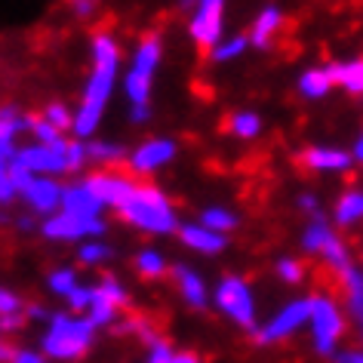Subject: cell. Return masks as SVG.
Instances as JSON below:
<instances>
[{
    "mask_svg": "<svg viewBox=\"0 0 363 363\" xmlns=\"http://www.w3.org/2000/svg\"><path fill=\"white\" fill-rule=\"evenodd\" d=\"M89 56H93V71L84 84V93H80V105L74 108V130H71L80 142L96 135L99 123H102L108 99L114 93L117 71H121V43L114 40V34L96 31L89 40Z\"/></svg>",
    "mask_w": 363,
    "mask_h": 363,
    "instance_id": "cell-1",
    "label": "cell"
},
{
    "mask_svg": "<svg viewBox=\"0 0 363 363\" xmlns=\"http://www.w3.org/2000/svg\"><path fill=\"white\" fill-rule=\"evenodd\" d=\"M121 219L130 222L133 228L148 231V234H172L179 231V219L172 203L167 201V194L154 185H139L133 191V197L126 201L121 210Z\"/></svg>",
    "mask_w": 363,
    "mask_h": 363,
    "instance_id": "cell-2",
    "label": "cell"
},
{
    "mask_svg": "<svg viewBox=\"0 0 363 363\" xmlns=\"http://www.w3.org/2000/svg\"><path fill=\"white\" fill-rule=\"evenodd\" d=\"M311 348L320 357H335L342 351V339L348 333V311L335 296L317 293L311 296V317H308Z\"/></svg>",
    "mask_w": 363,
    "mask_h": 363,
    "instance_id": "cell-3",
    "label": "cell"
},
{
    "mask_svg": "<svg viewBox=\"0 0 363 363\" xmlns=\"http://www.w3.org/2000/svg\"><path fill=\"white\" fill-rule=\"evenodd\" d=\"M302 250L308 256H317L326 268L335 271V274H345V271L354 265L351 247L342 240V234L335 231V225L326 219L323 213L308 219V225L302 228Z\"/></svg>",
    "mask_w": 363,
    "mask_h": 363,
    "instance_id": "cell-4",
    "label": "cell"
},
{
    "mask_svg": "<svg viewBox=\"0 0 363 363\" xmlns=\"http://www.w3.org/2000/svg\"><path fill=\"white\" fill-rule=\"evenodd\" d=\"M96 335V326L86 317L74 314H52L47 335H43V351L56 360H77L80 354L89 351Z\"/></svg>",
    "mask_w": 363,
    "mask_h": 363,
    "instance_id": "cell-5",
    "label": "cell"
},
{
    "mask_svg": "<svg viewBox=\"0 0 363 363\" xmlns=\"http://www.w3.org/2000/svg\"><path fill=\"white\" fill-rule=\"evenodd\" d=\"M160 59H163V43H160L157 34L142 38L139 47L133 52L130 71H126V77H123V89H126L130 105H148L151 84H154V74H157V68H160Z\"/></svg>",
    "mask_w": 363,
    "mask_h": 363,
    "instance_id": "cell-6",
    "label": "cell"
},
{
    "mask_svg": "<svg viewBox=\"0 0 363 363\" xmlns=\"http://www.w3.org/2000/svg\"><path fill=\"white\" fill-rule=\"evenodd\" d=\"M308 317H311V296L289 298V302L280 305L265 323L256 326V342L259 345H277V342L293 339L298 330L308 326Z\"/></svg>",
    "mask_w": 363,
    "mask_h": 363,
    "instance_id": "cell-7",
    "label": "cell"
},
{
    "mask_svg": "<svg viewBox=\"0 0 363 363\" xmlns=\"http://www.w3.org/2000/svg\"><path fill=\"white\" fill-rule=\"evenodd\" d=\"M213 302L238 326H243V330H256V296H252V289L243 277H234V274L222 277L219 286H216V293H213Z\"/></svg>",
    "mask_w": 363,
    "mask_h": 363,
    "instance_id": "cell-8",
    "label": "cell"
},
{
    "mask_svg": "<svg viewBox=\"0 0 363 363\" xmlns=\"http://www.w3.org/2000/svg\"><path fill=\"white\" fill-rule=\"evenodd\" d=\"M191 6L188 16V31H191L194 43L213 50L222 43V28H225V0H182Z\"/></svg>",
    "mask_w": 363,
    "mask_h": 363,
    "instance_id": "cell-9",
    "label": "cell"
},
{
    "mask_svg": "<svg viewBox=\"0 0 363 363\" xmlns=\"http://www.w3.org/2000/svg\"><path fill=\"white\" fill-rule=\"evenodd\" d=\"M16 160L22 163L31 176H59V172H68V139H62L56 145H25L16 154Z\"/></svg>",
    "mask_w": 363,
    "mask_h": 363,
    "instance_id": "cell-10",
    "label": "cell"
},
{
    "mask_svg": "<svg viewBox=\"0 0 363 363\" xmlns=\"http://www.w3.org/2000/svg\"><path fill=\"white\" fill-rule=\"evenodd\" d=\"M40 231L50 240H86V238L99 240L105 234V219H80V216L59 210L56 216L43 219Z\"/></svg>",
    "mask_w": 363,
    "mask_h": 363,
    "instance_id": "cell-11",
    "label": "cell"
},
{
    "mask_svg": "<svg viewBox=\"0 0 363 363\" xmlns=\"http://www.w3.org/2000/svg\"><path fill=\"white\" fill-rule=\"evenodd\" d=\"M89 185V191L96 194V201L105 206V210H121V206L130 201L133 191L139 185H135V179L123 176V172H96V176H86L84 179Z\"/></svg>",
    "mask_w": 363,
    "mask_h": 363,
    "instance_id": "cell-12",
    "label": "cell"
},
{
    "mask_svg": "<svg viewBox=\"0 0 363 363\" xmlns=\"http://www.w3.org/2000/svg\"><path fill=\"white\" fill-rule=\"evenodd\" d=\"M298 163L311 172H323V176H342L354 167L351 148H342V145H308V148L298 154Z\"/></svg>",
    "mask_w": 363,
    "mask_h": 363,
    "instance_id": "cell-13",
    "label": "cell"
},
{
    "mask_svg": "<svg viewBox=\"0 0 363 363\" xmlns=\"http://www.w3.org/2000/svg\"><path fill=\"white\" fill-rule=\"evenodd\" d=\"M19 194H22V201L28 203L34 213L43 216V219H50V216H56L62 210V194H65V185H59V182L50 179V176H34Z\"/></svg>",
    "mask_w": 363,
    "mask_h": 363,
    "instance_id": "cell-14",
    "label": "cell"
},
{
    "mask_svg": "<svg viewBox=\"0 0 363 363\" xmlns=\"http://www.w3.org/2000/svg\"><path fill=\"white\" fill-rule=\"evenodd\" d=\"M123 305H126V289L114 277H105L93 293V305L86 311V320L93 326H108V323H114V317Z\"/></svg>",
    "mask_w": 363,
    "mask_h": 363,
    "instance_id": "cell-15",
    "label": "cell"
},
{
    "mask_svg": "<svg viewBox=\"0 0 363 363\" xmlns=\"http://www.w3.org/2000/svg\"><path fill=\"white\" fill-rule=\"evenodd\" d=\"M176 151L179 148L172 139H148L130 154L126 163H130V169L135 176H151V172H157L160 167H167V163L176 157Z\"/></svg>",
    "mask_w": 363,
    "mask_h": 363,
    "instance_id": "cell-16",
    "label": "cell"
},
{
    "mask_svg": "<svg viewBox=\"0 0 363 363\" xmlns=\"http://www.w3.org/2000/svg\"><path fill=\"white\" fill-rule=\"evenodd\" d=\"M62 210L71 216H80V219H102L105 206L96 201V194L89 191V185L84 179L65 185V194H62Z\"/></svg>",
    "mask_w": 363,
    "mask_h": 363,
    "instance_id": "cell-17",
    "label": "cell"
},
{
    "mask_svg": "<svg viewBox=\"0 0 363 363\" xmlns=\"http://www.w3.org/2000/svg\"><path fill=\"white\" fill-rule=\"evenodd\" d=\"M179 238L188 250L194 252H203V256H216L228 247V234H219V231H210L206 225L201 222H188V225H179Z\"/></svg>",
    "mask_w": 363,
    "mask_h": 363,
    "instance_id": "cell-18",
    "label": "cell"
},
{
    "mask_svg": "<svg viewBox=\"0 0 363 363\" xmlns=\"http://www.w3.org/2000/svg\"><path fill=\"white\" fill-rule=\"evenodd\" d=\"M280 28H284V10L274 4H268L265 10H259V16L250 25V47L256 50H268L277 40Z\"/></svg>",
    "mask_w": 363,
    "mask_h": 363,
    "instance_id": "cell-19",
    "label": "cell"
},
{
    "mask_svg": "<svg viewBox=\"0 0 363 363\" xmlns=\"http://www.w3.org/2000/svg\"><path fill=\"white\" fill-rule=\"evenodd\" d=\"M333 225H339V228H357V225H363V188L360 185L345 188V191L335 197Z\"/></svg>",
    "mask_w": 363,
    "mask_h": 363,
    "instance_id": "cell-20",
    "label": "cell"
},
{
    "mask_svg": "<svg viewBox=\"0 0 363 363\" xmlns=\"http://www.w3.org/2000/svg\"><path fill=\"white\" fill-rule=\"evenodd\" d=\"M333 86H335V80L330 74V65H308L296 80L298 96L308 99V102H320V99H326L333 93Z\"/></svg>",
    "mask_w": 363,
    "mask_h": 363,
    "instance_id": "cell-21",
    "label": "cell"
},
{
    "mask_svg": "<svg viewBox=\"0 0 363 363\" xmlns=\"http://www.w3.org/2000/svg\"><path fill=\"white\" fill-rule=\"evenodd\" d=\"M330 74H333V80H335V86L339 89H345L348 96L363 99V56L333 62Z\"/></svg>",
    "mask_w": 363,
    "mask_h": 363,
    "instance_id": "cell-22",
    "label": "cell"
},
{
    "mask_svg": "<svg viewBox=\"0 0 363 363\" xmlns=\"http://www.w3.org/2000/svg\"><path fill=\"white\" fill-rule=\"evenodd\" d=\"M172 277H176L179 293L185 296V302H188V305H191V308H206V302H210V293H206L203 277L197 274L194 268L176 265V268H172Z\"/></svg>",
    "mask_w": 363,
    "mask_h": 363,
    "instance_id": "cell-23",
    "label": "cell"
},
{
    "mask_svg": "<svg viewBox=\"0 0 363 363\" xmlns=\"http://www.w3.org/2000/svg\"><path fill=\"white\" fill-rule=\"evenodd\" d=\"M34 114H22L16 105H0V142L16 145L19 133H31Z\"/></svg>",
    "mask_w": 363,
    "mask_h": 363,
    "instance_id": "cell-24",
    "label": "cell"
},
{
    "mask_svg": "<svg viewBox=\"0 0 363 363\" xmlns=\"http://www.w3.org/2000/svg\"><path fill=\"white\" fill-rule=\"evenodd\" d=\"M262 117L256 111H234L228 117V133L234 135V139H240V142H252V139H259L262 135Z\"/></svg>",
    "mask_w": 363,
    "mask_h": 363,
    "instance_id": "cell-25",
    "label": "cell"
},
{
    "mask_svg": "<svg viewBox=\"0 0 363 363\" xmlns=\"http://www.w3.org/2000/svg\"><path fill=\"white\" fill-rule=\"evenodd\" d=\"M247 50H250V34H234V38H222L219 47L210 50V59L216 65H225V62L240 59Z\"/></svg>",
    "mask_w": 363,
    "mask_h": 363,
    "instance_id": "cell-26",
    "label": "cell"
},
{
    "mask_svg": "<svg viewBox=\"0 0 363 363\" xmlns=\"http://www.w3.org/2000/svg\"><path fill=\"white\" fill-rule=\"evenodd\" d=\"M238 213L228 210V206H206L201 213V225H206L210 231H219V234H228L238 228Z\"/></svg>",
    "mask_w": 363,
    "mask_h": 363,
    "instance_id": "cell-27",
    "label": "cell"
},
{
    "mask_svg": "<svg viewBox=\"0 0 363 363\" xmlns=\"http://www.w3.org/2000/svg\"><path fill=\"white\" fill-rule=\"evenodd\" d=\"M86 151H89V160L102 163V167H114V163L121 160H130V154H126L123 145L117 142H86Z\"/></svg>",
    "mask_w": 363,
    "mask_h": 363,
    "instance_id": "cell-28",
    "label": "cell"
},
{
    "mask_svg": "<svg viewBox=\"0 0 363 363\" xmlns=\"http://www.w3.org/2000/svg\"><path fill=\"white\" fill-rule=\"evenodd\" d=\"M40 117H43V121H50L59 133H71V130H74V111H71L65 102H50L47 108H43Z\"/></svg>",
    "mask_w": 363,
    "mask_h": 363,
    "instance_id": "cell-29",
    "label": "cell"
},
{
    "mask_svg": "<svg viewBox=\"0 0 363 363\" xmlns=\"http://www.w3.org/2000/svg\"><path fill=\"white\" fill-rule=\"evenodd\" d=\"M135 271H139L142 277H160V274H167V259H163L157 250H142L139 256H135Z\"/></svg>",
    "mask_w": 363,
    "mask_h": 363,
    "instance_id": "cell-30",
    "label": "cell"
},
{
    "mask_svg": "<svg viewBox=\"0 0 363 363\" xmlns=\"http://www.w3.org/2000/svg\"><path fill=\"white\" fill-rule=\"evenodd\" d=\"M277 277L284 280V284L289 286H298L305 280V265H302V259H296V256H284V259H277Z\"/></svg>",
    "mask_w": 363,
    "mask_h": 363,
    "instance_id": "cell-31",
    "label": "cell"
},
{
    "mask_svg": "<svg viewBox=\"0 0 363 363\" xmlns=\"http://www.w3.org/2000/svg\"><path fill=\"white\" fill-rule=\"evenodd\" d=\"M47 286H50L56 296H65V298H68L80 284H77V274H74L71 268H56V271H52V274L47 277Z\"/></svg>",
    "mask_w": 363,
    "mask_h": 363,
    "instance_id": "cell-32",
    "label": "cell"
},
{
    "mask_svg": "<svg viewBox=\"0 0 363 363\" xmlns=\"http://www.w3.org/2000/svg\"><path fill=\"white\" fill-rule=\"evenodd\" d=\"M31 135H34V142L38 145H56V142L65 139V133H59L56 126H52L50 121H43L40 114L31 121Z\"/></svg>",
    "mask_w": 363,
    "mask_h": 363,
    "instance_id": "cell-33",
    "label": "cell"
},
{
    "mask_svg": "<svg viewBox=\"0 0 363 363\" xmlns=\"http://www.w3.org/2000/svg\"><path fill=\"white\" fill-rule=\"evenodd\" d=\"M108 256H111V250L99 240H89V243H80L77 247V259L84 262V265H102Z\"/></svg>",
    "mask_w": 363,
    "mask_h": 363,
    "instance_id": "cell-34",
    "label": "cell"
},
{
    "mask_svg": "<svg viewBox=\"0 0 363 363\" xmlns=\"http://www.w3.org/2000/svg\"><path fill=\"white\" fill-rule=\"evenodd\" d=\"M19 194L13 182V160H0V203H10Z\"/></svg>",
    "mask_w": 363,
    "mask_h": 363,
    "instance_id": "cell-35",
    "label": "cell"
},
{
    "mask_svg": "<svg viewBox=\"0 0 363 363\" xmlns=\"http://www.w3.org/2000/svg\"><path fill=\"white\" fill-rule=\"evenodd\" d=\"M86 160H89L86 142H80V139H68V172L84 169V163H86Z\"/></svg>",
    "mask_w": 363,
    "mask_h": 363,
    "instance_id": "cell-36",
    "label": "cell"
},
{
    "mask_svg": "<svg viewBox=\"0 0 363 363\" xmlns=\"http://www.w3.org/2000/svg\"><path fill=\"white\" fill-rule=\"evenodd\" d=\"M148 363H176V351H172V345L169 342H151L148 345Z\"/></svg>",
    "mask_w": 363,
    "mask_h": 363,
    "instance_id": "cell-37",
    "label": "cell"
},
{
    "mask_svg": "<svg viewBox=\"0 0 363 363\" xmlns=\"http://www.w3.org/2000/svg\"><path fill=\"white\" fill-rule=\"evenodd\" d=\"M93 293H96V286H84V284H80L74 293L68 296L71 311H89V305H93Z\"/></svg>",
    "mask_w": 363,
    "mask_h": 363,
    "instance_id": "cell-38",
    "label": "cell"
},
{
    "mask_svg": "<svg viewBox=\"0 0 363 363\" xmlns=\"http://www.w3.org/2000/svg\"><path fill=\"white\" fill-rule=\"evenodd\" d=\"M296 206L302 213H308V219H314V216H320V197H317L314 191H302L296 197Z\"/></svg>",
    "mask_w": 363,
    "mask_h": 363,
    "instance_id": "cell-39",
    "label": "cell"
},
{
    "mask_svg": "<svg viewBox=\"0 0 363 363\" xmlns=\"http://www.w3.org/2000/svg\"><path fill=\"white\" fill-rule=\"evenodd\" d=\"M19 311H22L19 296L10 293V289H0V317H10V314H19Z\"/></svg>",
    "mask_w": 363,
    "mask_h": 363,
    "instance_id": "cell-40",
    "label": "cell"
},
{
    "mask_svg": "<svg viewBox=\"0 0 363 363\" xmlns=\"http://www.w3.org/2000/svg\"><path fill=\"white\" fill-rule=\"evenodd\" d=\"M96 4L99 0H71V13H74L77 19H89V16L96 13Z\"/></svg>",
    "mask_w": 363,
    "mask_h": 363,
    "instance_id": "cell-41",
    "label": "cell"
},
{
    "mask_svg": "<svg viewBox=\"0 0 363 363\" xmlns=\"http://www.w3.org/2000/svg\"><path fill=\"white\" fill-rule=\"evenodd\" d=\"M345 311H348V314L354 317V323H357V330H360V345H363V296L345 305Z\"/></svg>",
    "mask_w": 363,
    "mask_h": 363,
    "instance_id": "cell-42",
    "label": "cell"
},
{
    "mask_svg": "<svg viewBox=\"0 0 363 363\" xmlns=\"http://www.w3.org/2000/svg\"><path fill=\"white\" fill-rule=\"evenodd\" d=\"M130 121L133 123H148L151 121V105H130Z\"/></svg>",
    "mask_w": 363,
    "mask_h": 363,
    "instance_id": "cell-43",
    "label": "cell"
},
{
    "mask_svg": "<svg viewBox=\"0 0 363 363\" xmlns=\"http://www.w3.org/2000/svg\"><path fill=\"white\" fill-rule=\"evenodd\" d=\"M335 363H363V348L357 351V348H354V351H339V354H335Z\"/></svg>",
    "mask_w": 363,
    "mask_h": 363,
    "instance_id": "cell-44",
    "label": "cell"
},
{
    "mask_svg": "<svg viewBox=\"0 0 363 363\" xmlns=\"http://www.w3.org/2000/svg\"><path fill=\"white\" fill-rule=\"evenodd\" d=\"M13 363H43V357L40 354H34V351H16Z\"/></svg>",
    "mask_w": 363,
    "mask_h": 363,
    "instance_id": "cell-45",
    "label": "cell"
},
{
    "mask_svg": "<svg viewBox=\"0 0 363 363\" xmlns=\"http://www.w3.org/2000/svg\"><path fill=\"white\" fill-rule=\"evenodd\" d=\"M351 157H354L357 167H363V130L357 133V139H354V145H351Z\"/></svg>",
    "mask_w": 363,
    "mask_h": 363,
    "instance_id": "cell-46",
    "label": "cell"
},
{
    "mask_svg": "<svg viewBox=\"0 0 363 363\" xmlns=\"http://www.w3.org/2000/svg\"><path fill=\"white\" fill-rule=\"evenodd\" d=\"M19 326H22V317H19V314L0 317V330H19Z\"/></svg>",
    "mask_w": 363,
    "mask_h": 363,
    "instance_id": "cell-47",
    "label": "cell"
},
{
    "mask_svg": "<svg viewBox=\"0 0 363 363\" xmlns=\"http://www.w3.org/2000/svg\"><path fill=\"white\" fill-rule=\"evenodd\" d=\"M28 314H31V320H50L47 311H43L40 305H31V308H28Z\"/></svg>",
    "mask_w": 363,
    "mask_h": 363,
    "instance_id": "cell-48",
    "label": "cell"
},
{
    "mask_svg": "<svg viewBox=\"0 0 363 363\" xmlns=\"http://www.w3.org/2000/svg\"><path fill=\"white\" fill-rule=\"evenodd\" d=\"M176 363H201L194 354H176Z\"/></svg>",
    "mask_w": 363,
    "mask_h": 363,
    "instance_id": "cell-49",
    "label": "cell"
},
{
    "mask_svg": "<svg viewBox=\"0 0 363 363\" xmlns=\"http://www.w3.org/2000/svg\"><path fill=\"white\" fill-rule=\"evenodd\" d=\"M19 228H22V231H31V228H34V222L28 219V216H25V219H19Z\"/></svg>",
    "mask_w": 363,
    "mask_h": 363,
    "instance_id": "cell-50",
    "label": "cell"
},
{
    "mask_svg": "<svg viewBox=\"0 0 363 363\" xmlns=\"http://www.w3.org/2000/svg\"><path fill=\"white\" fill-rule=\"evenodd\" d=\"M10 357V348H6V345H0V360H6Z\"/></svg>",
    "mask_w": 363,
    "mask_h": 363,
    "instance_id": "cell-51",
    "label": "cell"
}]
</instances>
